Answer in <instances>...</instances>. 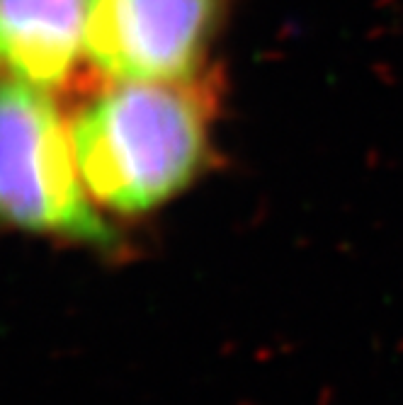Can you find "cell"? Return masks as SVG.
<instances>
[{"label":"cell","mask_w":403,"mask_h":405,"mask_svg":"<svg viewBox=\"0 0 403 405\" xmlns=\"http://www.w3.org/2000/svg\"><path fill=\"white\" fill-rule=\"evenodd\" d=\"M226 0H90L85 66L98 83L204 73Z\"/></svg>","instance_id":"cell-3"},{"label":"cell","mask_w":403,"mask_h":405,"mask_svg":"<svg viewBox=\"0 0 403 405\" xmlns=\"http://www.w3.org/2000/svg\"><path fill=\"white\" fill-rule=\"evenodd\" d=\"M219 78L98 83L71 112L85 190L105 216L136 219L195 185L212 158Z\"/></svg>","instance_id":"cell-1"},{"label":"cell","mask_w":403,"mask_h":405,"mask_svg":"<svg viewBox=\"0 0 403 405\" xmlns=\"http://www.w3.org/2000/svg\"><path fill=\"white\" fill-rule=\"evenodd\" d=\"M0 223L76 245L117 241L85 190L71 114L58 95L15 80H0Z\"/></svg>","instance_id":"cell-2"},{"label":"cell","mask_w":403,"mask_h":405,"mask_svg":"<svg viewBox=\"0 0 403 405\" xmlns=\"http://www.w3.org/2000/svg\"><path fill=\"white\" fill-rule=\"evenodd\" d=\"M90 0H0V80L54 95L83 87Z\"/></svg>","instance_id":"cell-4"}]
</instances>
